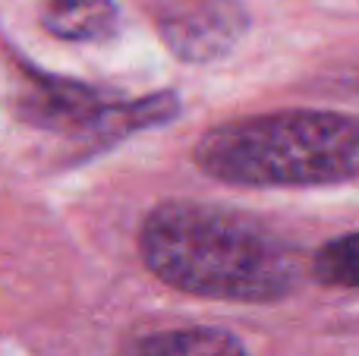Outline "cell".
<instances>
[{
  "mask_svg": "<svg viewBox=\"0 0 359 356\" xmlns=\"http://www.w3.org/2000/svg\"><path fill=\"white\" fill-rule=\"evenodd\" d=\"M41 25L60 41H104L117 32L120 10L114 0H48Z\"/></svg>",
  "mask_w": 359,
  "mask_h": 356,
  "instance_id": "5b68a950",
  "label": "cell"
},
{
  "mask_svg": "<svg viewBox=\"0 0 359 356\" xmlns=\"http://www.w3.org/2000/svg\"><path fill=\"white\" fill-rule=\"evenodd\" d=\"M205 177L246 189L331 186L359 177V117L341 111H268L217 123L192 145Z\"/></svg>",
  "mask_w": 359,
  "mask_h": 356,
  "instance_id": "7a4b0ae2",
  "label": "cell"
},
{
  "mask_svg": "<svg viewBox=\"0 0 359 356\" xmlns=\"http://www.w3.org/2000/svg\"><path fill=\"white\" fill-rule=\"evenodd\" d=\"M142 262L158 281L202 300L280 303L297 290L293 249L246 214L205 202H161L139 231Z\"/></svg>",
  "mask_w": 359,
  "mask_h": 356,
  "instance_id": "6da1fadb",
  "label": "cell"
},
{
  "mask_svg": "<svg viewBox=\"0 0 359 356\" xmlns=\"http://www.w3.org/2000/svg\"><path fill=\"white\" fill-rule=\"evenodd\" d=\"M111 101L92 85L57 76H35L22 98V117L50 130H92L101 123Z\"/></svg>",
  "mask_w": 359,
  "mask_h": 356,
  "instance_id": "277c9868",
  "label": "cell"
},
{
  "mask_svg": "<svg viewBox=\"0 0 359 356\" xmlns=\"http://www.w3.org/2000/svg\"><path fill=\"white\" fill-rule=\"evenodd\" d=\"M312 275L325 287L359 290V231L328 240L312 256Z\"/></svg>",
  "mask_w": 359,
  "mask_h": 356,
  "instance_id": "52a82bcc",
  "label": "cell"
},
{
  "mask_svg": "<svg viewBox=\"0 0 359 356\" xmlns=\"http://www.w3.org/2000/svg\"><path fill=\"white\" fill-rule=\"evenodd\" d=\"M249 10L240 0H180L158 19V35L183 63L224 60L249 35Z\"/></svg>",
  "mask_w": 359,
  "mask_h": 356,
  "instance_id": "3957f363",
  "label": "cell"
},
{
  "mask_svg": "<svg viewBox=\"0 0 359 356\" xmlns=\"http://www.w3.org/2000/svg\"><path fill=\"white\" fill-rule=\"evenodd\" d=\"M133 356H249L243 341L224 328H174L145 338Z\"/></svg>",
  "mask_w": 359,
  "mask_h": 356,
  "instance_id": "8992f818",
  "label": "cell"
}]
</instances>
